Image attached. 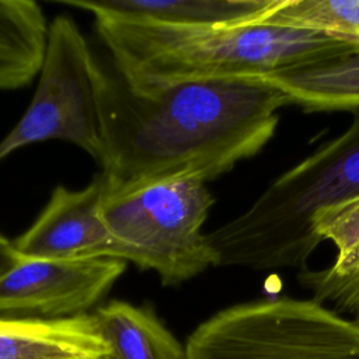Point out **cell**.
<instances>
[{
  "mask_svg": "<svg viewBox=\"0 0 359 359\" xmlns=\"http://www.w3.org/2000/svg\"><path fill=\"white\" fill-rule=\"evenodd\" d=\"M104 196L101 172L81 189L57 185L32 226L14 241L15 250L22 258H115L130 262V251L100 216Z\"/></svg>",
  "mask_w": 359,
  "mask_h": 359,
  "instance_id": "8",
  "label": "cell"
},
{
  "mask_svg": "<svg viewBox=\"0 0 359 359\" xmlns=\"http://www.w3.org/2000/svg\"><path fill=\"white\" fill-rule=\"evenodd\" d=\"M250 79V77H248ZM254 79L282 91L306 112L359 109V52L266 73Z\"/></svg>",
  "mask_w": 359,
  "mask_h": 359,
  "instance_id": "11",
  "label": "cell"
},
{
  "mask_svg": "<svg viewBox=\"0 0 359 359\" xmlns=\"http://www.w3.org/2000/svg\"><path fill=\"white\" fill-rule=\"evenodd\" d=\"M185 358L359 359V323L314 299L240 303L201 323Z\"/></svg>",
  "mask_w": 359,
  "mask_h": 359,
  "instance_id": "4",
  "label": "cell"
},
{
  "mask_svg": "<svg viewBox=\"0 0 359 359\" xmlns=\"http://www.w3.org/2000/svg\"><path fill=\"white\" fill-rule=\"evenodd\" d=\"M94 316L112 359H187L185 346L144 307L114 300Z\"/></svg>",
  "mask_w": 359,
  "mask_h": 359,
  "instance_id": "13",
  "label": "cell"
},
{
  "mask_svg": "<svg viewBox=\"0 0 359 359\" xmlns=\"http://www.w3.org/2000/svg\"><path fill=\"white\" fill-rule=\"evenodd\" d=\"M272 0H60L95 17L184 27H231L255 22Z\"/></svg>",
  "mask_w": 359,
  "mask_h": 359,
  "instance_id": "10",
  "label": "cell"
},
{
  "mask_svg": "<svg viewBox=\"0 0 359 359\" xmlns=\"http://www.w3.org/2000/svg\"><path fill=\"white\" fill-rule=\"evenodd\" d=\"M105 196L177 180H215L272 139L290 104L259 79H201L146 91L100 67Z\"/></svg>",
  "mask_w": 359,
  "mask_h": 359,
  "instance_id": "1",
  "label": "cell"
},
{
  "mask_svg": "<svg viewBox=\"0 0 359 359\" xmlns=\"http://www.w3.org/2000/svg\"><path fill=\"white\" fill-rule=\"evenodd\" d=\"M359 199V109L338 137L275 178L243 213L206 234L216 266L304 271L323 241L320 212Z\"/></svg>",
  "mask_w": 359,
  "mask_h": 359,
  "instance_id": "3",
  "label": "cell"
},
{
  "mask_svg": "<svg viewBox=\"0 0 359 359\" xmlns=\"http://www.w3.org/2000/svg\"><path fill=\"white\" fill-rule=\"evenodd\" d=\"M20 259L21 255L15 250L14 243L0 233V278L4 276L15 264H18Z\"/></svg>",
  "mask_w": 359,
  "mask_h": 359,
  "instance_id": "16",
  "label": "cell"
},
{
  "mask_svg": "<svg viewBox=\"0 0 359 359\" xmlns=\"http://www.w3.org/2000/svg\"><path fill=\"white\" fill-rule=\"evenodd\" d=\"M108 355L94 314L57 320L0 316V359H105Z\"/></svg>",
  "mask_w": 359,
  "mask_h": 359,
  "instance_id": "9",
  "label": "cell"
},
{
  "mask_svg": "<svg viewBox=\"0 0 359 359\" xmlns=\"http://www.w3.org/2000/svg\"><path fill=\"white\" fill-rule=\"evenodd\" d=\"M335 262L324 269H304L297 275L303 287L320 303H330L359 323V199L351 202Z\"/></svg>",
  "mask_w": 359,
  "mask_h": 359,
  "instance_id": "14",
  "label": "cell"
},
{
  "mask_svg": "<svg viewBox=\"0 0 359 359\" xmlns=\"http://www.w3.org/2000/svg\"><path fill=\"white\" fill-rule=\"evenodd\" d=\"M105 359H112V358H111V356H109V355H108V356H107V358H105Z\"/></svg>",
  "mask_w": 359,
  "mask_h": 359,
  "instance_id": "17",
  "label": "cell"
},
{
  "mask_svg": "<svg viewBox=\"0 0 359 359\" xmlns=\"http://www.w3.org/2000/svg\"><path fill=\"white\" fill-rule=\"evenodd\" d=\"M255 22L359 42V0H272Z\"/></svg>",
  "mask_w": 359,
  "mask_h": 359,
  "instance_id": "15",
  "label": "cell"
},
{
  "mask_svg": "<svg viewBox=\"0 0 359 359\" xmlns=\"http://www.w3.org/2000/svg\"><path fill=\"white\" fill-rule=\"evenodd\" d=\"M115 70L146 91L201 79H248L359 52V42L271 24L184 27L97 17Z\"/></svg>",
  "mask_w": 359,
  "mask_h": 359,
  "instance_id": "2",
  "label": "cell"
},
{
  "mask_svg": "<svg viewBox=\"0 0 359 359\" xmlns=\"http://www.w3.org/2000/svg\"><path fill=\"white\" fill-rule=\"evenodd\" d=\"M100 67L76 22L66 15L55 17L36 90L21 119L0 140V161L25 146L59 139L101 163Z\"/></svg>",
  "mask_w": 359,
  "mask_h": 359,
  "instance_id": "6",
  "label": "cell"
},
{
  "mask_svg": "<svg viewBox=\"0 0 359 359\" xmlns=\"http://www.w3.org/2000/svg\"><path fill=\"white\" fill-rule=\"evenodd\" d=\"M213 203L205 182L177 180L104 198L100 216L130 251V262L154 271L164 286H175L217 264L202 233Z\"/></svg>",
  "mask_w": 359,
  "mask_h": 359,
  "instance_id": "5",
  "label": "cell"
},
{
  "mask_svg": "<svg viewBox=\"0 0 359 359\" xmlns=\"http://www.w3.org/2000/svg\"><path fill=\"white\" fill-rule=\"evenodd\" d=\"M115 258H22L0 278V316L57 320L87 314L125 272Z\"/></svg>",
  "mask_w": 359,
  "mask_h": 359,
  "instance_id": "7",
  "label": "cell"
},
{
  "mask_svg": "<svg viewBox=\"0 0 359 359\" xmlns=\"http://www.w3.org/2000/svg\"><path fill=\"white\" fill-rule=\"evenodd\" d=\"M49 24L34 0H0V90H18L38 74Z\"/></svg>",
  "mask_w": 359,
  "mask_h": 359,
  "instance_id": "12",
  "label": "cell"
}]
</instances>
